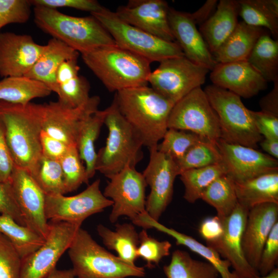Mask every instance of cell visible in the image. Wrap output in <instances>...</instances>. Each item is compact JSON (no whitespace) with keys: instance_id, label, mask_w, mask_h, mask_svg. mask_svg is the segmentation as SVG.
<instances>
[{"instance_id":"obj_3","label":"cell","mask_w":278,"mask_h":278,"mask_svg":"<svg viewBox=\"0 0 278 278\" xmlns=\"http://www.w3.org/2000/svg\"><path fill=\"white\" fill-rule=\"evenodd\" d=\"M85 64L110 92L147 85L151 72L146 59L117 45L81 54Z\"/></svg>"},{"instance_id":"obj_1","label":"cell","mask_w":278,"mask_h":278,"mask_svg":"<svg viewBox=\"0 0 278 278\" xmlns=\"http://www.w3.org/2000/svg\"><path fill=\"white\" fill-rule=\"evenodd\" d=\"M117 107L149 150L157 147L168 129V120L175 105L171 100L147 85L115 93Z\"/></svg>"},{"instance_id":"obj_8","label":"cell","mask_w":278,"mask_h":278,"mask_svg":"<svg viewBox=\"0 0 278 278\" xmlns=\"http://www.w3.org/2000/svg\"><path fill=\"white\" fill-rule=\"evenodd\" d=\"M105 27L118 46L152 62L183 56L184 54L176 42H169L153 36L119 19L105 8L91 13Z\"/></svg>"},{"instance_id":"obj_26","label":"cell","mask_w":278,"mask_h":278,"mask_svg":"<svg viewBox=\"0 0 278 278\" xmlns=\"http://www.w3.org/2000/svg\"><path fill=\"white\" fill-rule=\"evenodd\" d=\"M136 221V225L146 230L154 228L173 238L177 245L184 246L192 251L200 255L217 269L221 278H238L234 272L230 270L231 264L229 262L222 259L220 255L212 247L204 245L190 236L168 228L159 221L152 219L147 213L140 216Z\"/></svg>"},{"instance_id":"obj_39","label":"cell","mask_w":278,"mask_h":278,"mask_svg":"<svg viewBox=\"0 0 278 278\" xmlns=\"http://www.w3.org/2000/svg\"><path fill=\"white\" fill-rule=\"evenodd\" d=\"M179 171L202 168L222 163L216 144L203 138L193 145L179 160L175 161Z\"/></svg>"},{"instance_id":"obj_49","label":"cell","mask_w":278,"mask_h":278,"mask_svg":"<svg viewBox=\"0 0 278 278\" xmlns=\"http://www.w3.org/2000/svg\"><path fill=\"white\" fill-rule=\"evenodd\" d=\"M257 131L265 138L278 139V117L251 110Z\"/></svg>"},{"instance_id":"obj_40","label":"cell","mask_w":278,"mask_h":278,"mask_svg":"<svg viewBox=\"0 0 278 278\" xmlns=\"http://www.w3.org/2000/svg\"><path fill=\"white\" fill-rule=\"evenodd\" d=\"M63 177L65 194L77 190L82 184H88L85 167L83 165L77 147L70 146L59 161Z\"/></svg>"},{"instance_id":"obj_54","label":"cell","mask_w":278,"mask_h":278,"mask_svg":"<svg viewBox=\"0 0 278 278\" xmlns=\"http://www.w3.org/2000/svg\"><path fill=\"white\" fill-rule=\"evenodd\" d=\"M78 59L64 61L59 67L56 74L57 85L69 79L79 75V67Z\"/></svg>"},{"instance_id":"obj_16","label":"cell","mask_w":278,"mask_h":278,"mask_svg":"<svg viewBox=\"0 0 278 278\" xmlns=\"http://www.w3.org/2000/svg\"><path fill=\"white\" fill-rule=\"evenodd\" d=\"M9 182L26 226L45 239L49 229L45 215V194L27 170L16 166Z\"/></svg>"},{"instance_id":"obj_11","label":"cell","mask_w":278,"mask_h":278,"mask_svg":"<svg viewBox=\"0 0 278 278\" xmlns=\"http://www.w3.org/2000/svg\"><path fill=\"white\" fill-rule=\"evenodd\" d=\"M108 178L110 181L103 194L113 202L110 222L115 223L120 216H126L134 224L137 218L146 213L145 190L147 185L142 173L128 165Z\"/></svg>"},{"instance_id":"obj_35","label":"cell","mask_w":278,"mask_h":278,"mask_svg":"<svg viewBox=\"0 0 278 278\" xmlns=\"http://www.w3.org/2000/svg\"><path fill=\"white\" fill-rule=\"evenodd\" d=\"M200 199L215 208L220 219L229 216L238 203L235 182L227 174L219 177L204 190Z\"/></svg>"},{"instance_id":"obj_51","label":"cell","mask_w":278,"mask_h":278,"mask_svg":"<svg viewBox=\"0 0 278 278\" xmlns=\"http://www.w3.org/2000/svg\"><path fill=\"white\" fill-rule=\"evenodd\" d=\"M15 164L7 144L3 125L0 121V183L9 181Z\"/></svg>"},{"instance_id":"obj_20","label":"cell","mask_w":278,"mask_h":278,"mask_svg":"<svg viewBox=\"0 0 278 278\" xmlns=\"http://www.w3.org/2000/svg\"><path fill=\"white\" fill-rule=\"evenodd\" d=\"M44 45L26 34L0 33V76H25L42 54Z\"/></svg>"},{"instance_id":"obj_30","label":"cell","mask_w":278,"mask_h":278,"mask_svg":"<svg viewBox=\"0 0 278 278\" xmlns=\"http://www.w3.org/2000/svg\"><path fill=\"white\" fill-rule=\"evenodd\" d=\"M51 92L43 83L25 76L0 80V101L8 103L25 105L33 99L48 96Z\"/></svg>"},{"instance_id":"obj_27","label":"cell","mask_w":278,"mask_h":278,"mask_svg":"<svg viewBox=\"0 0 278 278\" xmlns=\"http://www.w3.org/2000/svg\"><path fill=\"white\" fill-rule=\"evenodd\" d=\"M265 32L263 28L238 22L231 35L213 54L215 61L217 63L247 61L258 39Z\"/></svg>"},{"instance_id":"obj_58","label":"cell","mask_w":278,"mask_h":278,"mask_svg":"<svg viewBox=\"0 0 278 278\" xmlns=\"http://www.w3.org/2000/svg\"><path fill=\"white\" fill-rule=\"evenodd\" d=\"M254 278H278V268L276 267L268 274L264 276H257Z\"/></svg>"},{"instance_id":"obj_24","label":"cell","mask_w":278,"mask_h":278,"mask_svg":"<svg viewBox=\"0 0 278 278\" xmlns=\"http://www.w3.org/2000/svg\"><path fill=\"white\" fill-rule=\"evenodd\" d=\"M79 53L62 42L50 39L31 69L25 76L40 81L57 94L56 74L65 61L78 59Z\"/></svg>"},{"instance_id":"obj_46","label":"cell","mask_w":278,"mask_h":278,"mask_svg":"<svg viewBox=\"0 0 278 278\" xmlns=\"http://www.w3.org/2000/svg\"><path fill=\"white\" fill-rule=\"evenodd\" d=\"M278 260V222L272 229L262 250L257 272L259 276L268 274L276 268Z\"/></svg>"},{"instance_id":"obj_14","label":"cell","mask_w":278,"mask_h":278,"mask_svg":"<svg viewBox=\"0 0 278 278\" xmlns=\"http://www.w3.org/2000/svg\"><path fill=\"white\" fill-rule=\"evenodd\" d=\"M149 163L142 174L150 187L146 200V212L153 220L159 221L171 201L173 184L179 171L176 162L157 149L149 150Z\"/></svg>"},{"instance_id":"obj_15","label":"cell","mask_w":278,"mask_h":278,"mask_svg":"<svg viewBox=\"0 0 278 278\" xmlns=\"http://www.w3.org/2000/svg\"><path fill=\"white\" fill-rule=\"evenodd\" d=\"M100 101L99 96H93L77 108L66 107L58 101L42 104V130L68 146H76L83 123L98 110Z\"/></svg>"},{"instance_id":"obj_17","label":"cell","mask_w":278,"mask_h":278,"mask_svg":"<svg viewBox=\"0 0 278 278\" xmlns=\"http://www.w3.org/2000/svg\"><path fill=\"white\" fill-rule=\"evenodd\" d=\"M227 175L235 182L278 171V161L255 148L228 143L221 138L216 143Z\"/></svg>"},{"instance_id":"obj_5","label":"cell","mask_w":278,"mask_h":278,"mask_svg":"<svg viewBox=\"0 0 278 278\" xmlns=\"http://www.w3.org/2000/svg\"><path fill=\"white\" fill-rule=\"evenodd\" d=\"M105 110L104 125L108 129V136L105 146L97 153L95 169L108 178L126 166L135 167L143 158L144 144L120 112L114 98Z\"/></svg>"},{"instance_id":"obj_2","label":"cell","mask_w":278,"mask_h":278,"mask_svg":"<svg viewBox=\"0 0 278 278\" xmlns=\"http://www.w3.org/2000/svg\"><path fill=\"white\" fill-rule=\"evenodd\" d=\"M42 104L0 101V121L15 166L29 170L42 155Z\"/></svg>"},{"instance_id":"obj_38","label":"cell","mask_w":278,"mask_h":278,"mask_svg":"<svg viewBox=\"0 0 278 278\" xmlns=\"http://www.w3.org/2000/svg\"><path fill=\"white\" fill-rule=\"evenodd\" d=\"M28 171L45 194H65L59 161L42 154Z\"/></svg>"},{"instance_id":"obj_31","label":"cell","mask_w":278,"mask_h":278,"mask_svg":"<svg viewBox=\"0 0 278 278\" xmlns=\"http://www.w3.org/2000/svg\"><path fill=\"white\" fill-rule=\"evenodd\" d=\"M239 15L247 24L266 28L278 37L277 0H238Z\"/></svg>"},{"instance_id":"obj_21","label":"cell","mask_w":278,"mask_h":278,"mask_svg":"<svg viewBox=\"0 0 278 278\" xmlns=\"http://www.w3.org/2000/svg\"><path fill=\"white\" fill-rule=\"evenodd\" d=\"M277 222L278 203L258 204L248 211L242 248L247 261L257 271L265 243Z\"/></svg>"},{"instance_id":"obj_12","label":"cell","mask_w":278,"mask_h":278,"mask_svg":"<svg viewBox=\"0 0 278 278\" xmlns=\"http://www.w3.org/2000/svg\"><path fill=\"white\" fill-rule=\"evenodd\" d=\"M81 224L50 221L44 244L22 259L20 278H44L56 269L58 260L69 248Z\"/></svg>"},{"instance_id":"obj_44","label":"cell","mask_w":278,"mask_h":278,"mask_svg":"<svg viewBox=\"0 0 278 278\" xmlns=\"http://www.w3.org/2000/svg\"><path fill=\"white\" fill-rule=\"evenodd\" d=\"M31 6L28 0H0V29L8 24L27 22Z\"/></svg>"},{"instance_id":"obj_57","label":"cell","mask_w":278,"mask_h":278,"mask_svg":"<svg viewBox=\"0 0 278 278\" xmlns=\"http://www.w3.org/2000/svg\"><path fill=\"white\" fill-rule=\"evenodd\" d=\"M72 269L68 270H53L44 278H76Z\"/></svg>"},{"instance_id":"obj_55","label":"cell","mask_w":278,"mask_h":278,"mask_svg":"<svg viewBox=\"0 0 278 278\" xmlns=\"http://www.w3.org/2000/svg\"><path fill=\"white\" fill-rule=\"evenodd\" d=\"M217 4V0H207L198 10L190 13L195 24L201 26L215 12Z\"/></svg>"},{"instance_id":"obj_43","label":"cell","mask_w":278,"mask_h":278,"mask_svg":"<svg viewBox=\"0 0 278 278\" xmlns=\"http://www.w3.org/2000/svg\"><path fill=\"white\" fill-rule=\"evenodd\" d=\"M138 236L137 255L146 262L148 268L154 267L163 257L169 255L171 248L169 241L155 239L149 236L144 229L138 233Z\"/></svg>"},{"instance_id":"obj_18","label":"cell","mask_w":278,"mask_h":278,"mask_svg":"<svg viewBox=\"0 0 278 278\" xmlns=\"http://www.w3.org/2000/svg\"><path fill=\"white\" fill-rule=\"evenodd\" d=\"M249 210L239 203L228 217L221 219L223 232L216 241L207 244L229 262L238 278H254L258 272L247 261L242 250V238Z\"/></svg>"},{"instance_id":"obj_52","label":"cell","mask_w":278,"mask_h":278,"mask_svg":"<svg viewBox=\"0 0 278 278\" xmlns=\"http://www.w3.org/2000/svg\"><path fill=\"white\" fill-rule=\"evenodd\" d=\"M223 229L222 219L216 215L204 218L199 225L198 232L206 244H210L221 237Z\"/></svg>"},{"instance_id":"obj_34","label":"cell","mask_w":278,"mask_h":278,"mask_svg":"<svg viewBox=\"0 0 278 278\" xmlns=\"http://www.w3.org/2000/svg\"><path fill=\"white\" fill-rule=\"evenodd\" d=\"M247 61L267 81L278 79V40L265 32L258 39Z\"/></svg>"},{"instance_id":"obj_42","label":"cell","mask_w":278,"mask_h":278,"mask_svg":"<svg viewBox=\"0 0 278 278\" xmlns=\"http://www.w3.org/2000/svg\"><path fill=\"white\" fill-rule=\"evenodd\" d=\"M90 90L86 78L77 75L58 85V101L69 108L79 107L90 99Z\"/></svg>"},{"instance_id":"obj_23","label":"cell","mask_w":278,"mask_h":278,"mask_svg":"<svg viewBox=\"0 0 278 278\" xmlns=\"http://www.w3.org/2000/svg\"><path fill=\"white\" fill-rule=\"evenodd\" d=\"M168 21L175 42L190 61L212 71L217 63L190 13L170 7Z\"/></svg>"},{"instance_id":"obj_48","label":"cell","mask_w":278,"mask_h":278,"mask_svg":"<svg viewBox=\"0 0 278 278\" xmlns=\"http://www.w3.org/2000/svg\"><path fill=\"white\" fill-rule=\"evenodd\" d=\"M0 213L8 215L20 224L26 226L14 197L9 181L0 183Z\"/></svg>"},{"instance_id":"obj_25","label":"cell","mask_w":278,"mask_h":278,"mask_svg":"<svg viewBox=\"0 0 278 278\" xmlns=\"http://www.w3.org/2000/svg\"><path fill=\"white\" fill-rule=\"evenodd\" d=\"M238 16V1L220 0L213 14L200 26L199 31L212 55L233 32Z\"/></svg>"},{"instance_id":"obj_53","label":"cell","mask_w":278,"mask_h":278,"mask_svg":"<svg viewBox=\"0 0 278 278\" xmlns=\"http://www.w3.org/2000/svg\"><path fill=\"white\" fill-rule=\"evenodd\" d=\"M272 90L259 101L261 111L278 117V79L273 82Z\"/></svg>"},{"instance_id":"obj_45","label":"cell","mask_w":278,"mask_h":278,"mask_svg":"<svg viewBox=\"0 0 278 278\" xmlns=\"http://www.w3.org/2000/svg\"><path fill=\"white\" fill-rule=\"evenodd\" d=\"M21 261L10 241L0 233V278H20Z\"/></svg>"},{"instance_id":"obj_41","label":"cell","mask_w":278,"mask_h":278,"mask_svg":"<svg viewBox=\"0 0 278 278\" xmlns=\"http://www.w3.org/2000/svg\"><path fill=\"white\" fill-rule=\"evenodd\" d=\"M199 135L187 131L168 129L157 149L175 161L180 159L194 144L203 139Z\"/></svg>"},{"instance_id":"obj_9","label":"cell","mask_w":278,"mask_h":278,"mask_svg":"<svg viewBox=\"0 0 278 278\" xmlns=\"http://www.w3.org/2000/svg\"><path fill=\"white\" fill-rule=\"evenodd\" d=\"M210 70L184 56L165 59L151 72L148 83L176 103L194 89L201 87Z\"/></svg>"},{"instance_id":"obj_32","label":"cell","mask_w":278,"mask_h":278,"mask_svg":"<svg viewBox=\"0 0 278 278\" xmlns=\"http://www.w3.org/2000/svg\"><path fill=\"white\" fill-rule=\"evenodd\" d=\"M106 110H97L90 116L83 123L79 132L76 147L80 157L85 163L87 177L89 180L94 177L97 153L95 143L104 125Z\"/></svg>"},{"instance_id":"obj_19","label":"cell","mask_w":278,"mask_h":278,"mask_svg":"<svg viewBox=\"0 0 278 278\" xmlns=\"http://www.w3.org/2000/svg\"><path fill=\"white\" fill-rule=\"evenodd\" d=\"M169 7L163 0H131L115 12L123 21L164 40L175 42L168 21Z\"/></svg>"},{"instance_id":"obj_56","label":"cell","mask_w":278,"mask_h":278,"mask_svg":"<svg viewBox=\"0 0 278 278\" xmlns=\"http://www.w3.org/2000/svg\"><path fill=\"white\" fill-rule=\"evenodd\" d=\"M262 148L269 155L277 160L278 159V139L265 138L260 142Z\"/></svg>"},{"instance_id":"obj_37","label":"cell","mask_w":278,"mask_h":278,"mask_svg":"<svg viewBox=\"0 0 278 278\" xmlns=\"http://www.w3.org/2000/svg\"><path fill=\"white\" fill-rule=\"evenodd\" d=\"M225 174L227 170L222 163L182 172L179 176L184 186L183 198L189 203H195L214 180Z\"/></svg>"},{"instance_id":"obj_28","label":"cell","mask_w":278,"mask_h":278,"mask_svg":"<svg viewBox=\"0 0 278 278\" xmlns=\"http://www.w3.org/2000/svg\"><path fill=\"white\" fill-rule=\"evenodd\" d=\"M238 203L249 210L265 203H278V171L235 182Z\"/></svg>"},{"instance_id":"obj_7","label":"cell","mask_w":278,"mask_h":278,"mask_svg":"<svg viewBox=\"0 0 278 278\" xmlns=\"http://www.w3.org/2000/svg\"><path fill=\"white\" fill-rule=\"evenodd\" d=\"M219 121L220 138L224 142L256 149L263 140L256 127L251 110L240 97L214 84L203 90Z\"/></svg>"},{"instance_id":"obj_22","label":"cell","mask_w":278,"mask_h":278,"mask_svg":"<svg viewBox=\"0 0 278 278\" xmlns=\"http://www.w3.org/2000/svg\"><path fill=\"white\" fill-rule=\"evenodd\" d=\"M214 85L249 98L267 88V82L247 61L217 63L211 73Z\"/></svg>"},{"instance_id":"obj_50","label":"cell","mask_w":278,"mask_h":278,"mask_svg":"<svg viewBox=\"0 0 278 278\" xmlns=\"http://www.w3.org/2000/svg\"><path fill=\"white\" fill-rule=\"evenodd\" d=\"M40 142L42 154L58 161H60L70 147L51 137L43 130H42L40 134Z\"/></svg>"},{"instance_id":"obj_33","label":"cell","mask_w":278,"mask_h":278,"mask_svg":"<svg viewBox=\"0 0 278 278\" xmlns=\"http://www.w3.org/2000/svg\"><path fill=\"white\" fill-rule=\"evenodd\" d=\"M167 278H218L217 269L208 262L193 258L188 252L176 250L169 264L163 267Z\"/></svg>"},{"instance_id":"obj_4","label":"cell","mask_w":278,"mask_h":278,"mask_svg":"<svg viewBox=\"0 0 278 278\" xmlns=\"http://www.w3.org/2000/svg\"><path fill=\"white\" fill-rule=\"evenodd\" d=\"M34 21L44 32L81 54L115 44L113 38L93 16L69 15L57 9L34 6Z\"/></svg>"},{"instance_id":"obj_47","label":"cell","mask_w":278,"mask_h":278,"mask_svg":"<svg viewBox=\"0 0 278 278\" xmlns=\"http://www.w3.org/2000/svg\"><path fill=\"white\" fill-rule=\"evenodd\" d=\"M33 6H43L49 8H71L91 13L100 12L105 7L95 0H30Z\"/></svg>"},{"instance_id":"obj_36","label":"cell","mask_w":278,"mask_h":278,"mask_svg":"<svg viewBox=\"0 0 278 278\" xmlns=\"http://www.w3.org/2000/svg\"><path fill=\"white\" fill-rule=\"evenodd\" d=\"M0 233L10 241L22 259L38 249L45 240L29 228L21 225L10 216L2 214Z\"/></svg>"},{"instance_id":"obj_29","label":"cell","mask_w":278,"mask_h":278,"mask_svg":"<svg viewBox=\"0 0 278 278\" xmlns=\"http://www.w3.org/2000/svg\"><path fill=\"white\" fill-rule=\"evenodd\" d=\"M115 226V230L112 231L102 224H98L97 231L109 250L115 251L117 256L125 263L135 265L138 258V233L131 223H117Z\"/></svg>"},{"instance_id":"obj_10","label":"cell","mask_w":278,"mask_h":278,"mask_svg":"<svg viewBox=\"0 0 278 278\" xmlns=\"http://www.w3.org/2000/svg\"><path fill=\"white\" fill-rule=\"evenodd\" d=\"M167 126L168 129L193 132L216 144L220 138L218 116L201 87L194 89L175 104Z\"/></svg>"},{"instance_id":"obj_6","label":"cell","mask_w":278,"mask_h":278,"mask_svg":"<svg viewBox=\"0 0 278 278\" xmlns=\"http://www.w3.org/2000/svg\"><path fill=\"white\" fill-rule=\"evenodd\" d=\"M67 250L77 278H126L145 275L143 267L121 260L97 244L81 228Z\"/></svg>"},{"instance_id":"obj_13","label":"cell","mask_w":278,"mask_h":278,"mask_svg":"<svg viewBox=\"0 0 278 278\" xmlns=\"http://www.w3.org/2000/svg\"><path fill=\"white\" fill-rule=\"evenodd\" d=\"M100 183L98 179L85 190L73 196L45 194V210L47 220L82 223L89 216L112 206V201L101 193Z\"/></svg>"}]
</instances>
